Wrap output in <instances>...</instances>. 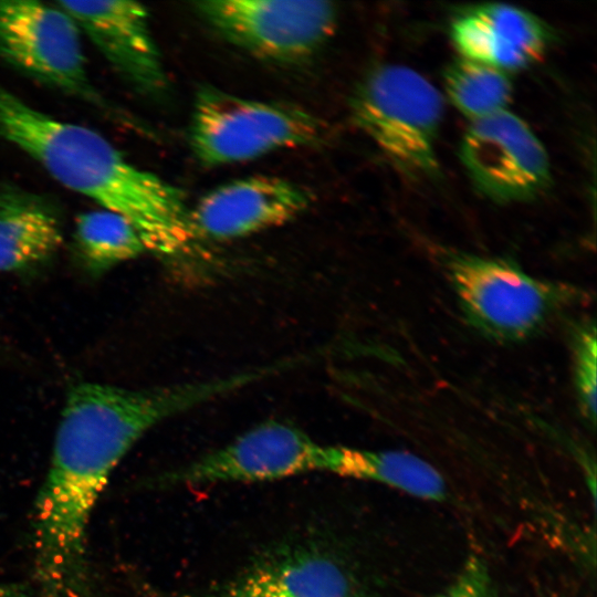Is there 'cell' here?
<instances>
[{"instance_id": "obj_16", "label": "cell", "mask_w": 597, "mask_h": 597, "mask_svg": "<svg viewBox=\"0 0 597 597\" xmlns=\"http://www.w3.org/2000/svg\"><path fill=\"white\" fill-rule=\"evenodd\" d=\"M253 574L286 597H362L348 572L326 557H293Z\"/></svg>"}, {"instance_id": "obj_8", "label": "cell", "mask_w": 597, "mask_h": 597, "mask_svg": "<svg viewBox=\"0 0 597 597\" xmlns=\"http://www.w3.org/2000/svg\"><path fill=\"white\" fill-rule=\"evenodd\" d=\"M459 155L475 188L495 201L530 200L551 185L544 146L530 126L507 109L473 121Z\"/></svg>"}, {"instance_id": "obj_17", "label": "cell", "mask_w": 597, "mask_h": 597, "mask_svg": "<svg viewBox=\"0 0 597 597\" xmlns=\"http://www.w3.org/2000/svg\"><path fill=\"white\" fill-rule=\"evenodd\" d=\"M444 86L451 103L472 122L506 109L512 95L506 72L464 57L449 65Z\"/></svg>"}, {"instance_id": "obj_2", "label": "cell", "mask_w": 597, "mask_h": 597, "mask_svg": "<svg viewBox=\"0 0 597 597\" xmlns=\"http://www.w3.org/2000/svg\"><path fill=\"white\" fill-rule=\"evenodd\" d=\"M0 138L65 188L123 216L147 251L172 258L197 238L178 188L134 165L98 132L34 108L2 83Z\"/></svg>"}, {"instance_id": "obj_15", "label": "cell", "mask_w": 597, "mask_h": 597, "mask_svg": "<svg viewBox=\"0 0 597 597\" xmlns=\"http://www.w3.org/2000/svg\"><path fill=\"white\" fill-rule=\"evenodd\" d=\"M74 243L82 263L94 275L147 252L133 224L105 209L77 216Z\"/></svg>"}, {"instance_id": "obj_12", "label": "cell", "mask_w": 597, "mask_h": 597, "mask_svg": "<svg viewBox=\"0 0 597 597\" xmlns=\"http://www.w3.org/2000/svg\"><path fill=\"white\" fill-rule=\"evenodd\" d=\"M450 34L462 57L506 73L538 61L551 41L540 18L505 3L462 9L451 21Z\"/></svg>"}, {"instance_id": "obj_18", "label": "cell", "mask_w": 597, "mask_h": 597, "mask_svg": "<svg viewBox=\"0 0 597 597\" xmlns=\"http://www.w3.org/2000/svg\"><path fill=\"white\" fill-rule=\"evenodd\" d=\"M574 377L583 413L596 421V329L594 324L580 327L573 343Z\"/></svg>"}, {"instance_id": "obj_1", "label": "cell", "mask_w": 597, "mask_h": 597, "mask_svg": "<svg viewBox=\"0 0 597 597\" xmlns=\"http://www.w3.org/2000/svg\"><path fill=\"white\" fill-rule=\"evenodd\" d=\"M268 377L259 366L214 379L149 389L98 383L71 388L32 527L40 597H97L87 561V530L112 472L153 427Z\"/></svg>"}, {"instance_id": "obj_19", "label": "cell", "mask_w": 597, "mask_h": 597, "mask_svg": "<svg viewBox=\"0 0 597 597\" xmlns=\"http://www.w3.org/2000/svg\"><path fill=\"white\" fill-rule=\"evenodd\" d=\"M436 597H500L488 563L471 554L455 578Z\"/></svg>"}, {"instance_id": "obj_11", "label": "cell", "mask_w": 597, "mask_h": 597, "mask_svg": "<svg viewBox=\"0 0 597 597\" xmlns=\"http://www.w3.org/2000/svg\"><path fill=\"white\" fill-rule=\"evenodd\" d=\"M311 193L292 181L251 176L221 185L190 211L196 237L232 240L282 226L302 214Z\"/></svg>"}, {"instance_id": "obj_4", "label": "cell", "mask_w": 597, "mask_h": 597, "mask_svg": "<svg viewBox=\"0 0 597 597\" xmlns=\"http://www.w3.org/2000/svg\"><path fill=\"white\" fill-rule=\"evenodd\" d=\"M320 118L297 106L240 97L214 87L196 95L190 145L205 166L253 160L284 148L323 142Z\"/></svg>"}, {"instance_id": "obj_3", "label": "cell", "mask_w": 597, "mask_h": 597, "mask_svg": "<svg viewBox=\"0 0 597 597\" xmlns=\"http://www.w3.org/2000/svg\"><path fill=\"white\" fill-rule=\"evenodd\" d=\"M350 105L356 125L397 167L415 176L437 174L443 100L426 77L404 65L377 66Z\"/></svg>"}, {"instance_id": "obj_9", "label": "cell", "mask_w": 597, "mask_h": 597, "mask_svg": "<svg viewBox=\"0 0 597 597\" xmlns=\"http://www.w3.org/2000/svg\"><path fill=\"white\" fill-rule=\"evenodd\" d=\"M322 447L294 425L266 420L159 480L190 486L279 480L320 471Z\"/></svg>"}, {"instance_id": "obj_10", "label": "cell", "mask_w": 597, "mask_h": 597, "mask_svg": "<svg viewBox=\"0 0 597 597\" xmlns=\"http://www.w3.org/2000/svg\"><path fill=\"white\" fill-rule=\"evenodd\" d=\"M69 13L111 66L144 95L165 92L167 77L149 14L133 1H55Z\"/></svg>"}, {"instance_id": "obj_7", "label": "cell", "mask_w": 597, "mask_h": 597, "mask_svg": "<svg viewBox=\"0 0 597 597\" xmlns=\"http://www.w3.org/2000/svg\"><path fill=\"white\" fill-rule=\"evenodd\" d=\"M196 9L229 42L280 63L312 56L337 21L336 8L327 1L206 0Z\"/></svg>"}, {"instance_id": "obj_13", "label": "cell", "mask_w": 597, "mask_h": 597, "mask_svg": "<svg viewBox=\"0 0 597 597\" xmlns=\"http://www.w3.org/2000/svg\"><path fill=\"white\" fill-rule=\"evenodd\" d=\"M62 241L61 219L46 198L0 185V272H24L46 262Z\"/></svg>"}, {"instance_id": "obj_21", "label": "cell", "mask_w": 597, "mask_h": 597, "mask_svg": "<svg viewBox=\"0 0 597 597\" xmlns=\"http://www.w3.org/2000/svg\"><path fill=\"white\" fill-rule=\"evenodd\" d=\"M0 597H30V593L21 584H0Z\"/></svg>"}, {"instance_id": "obj_20", "label": "cell", "mask_w": 597, "mask_h": 597, "mask_svg": "<svg viewBox=\"0 0 597 597\" xmlns=\"http://www.w3.org/2000/svg\"><path fill=\"white\" fill-rule=\"evenodd\" d=\"M228 597H286L260 580L253 573L234 584Z\"/></svg>"}, {"instance_id": "obj_14", "label": "cell", "mask_w": 597, "mask_h": 597, "mask_svg": "<svg viewBox=\"0 0 597 597\" xmlns=\"http://www.w3.org/2000/svg\"><path fill=\"white\" fill-rule=\"evenodd\" d=\"M320 471L377 482L428 501L442 502L449 496L440 472L406 451L323 446Z\"/></svg>"}, {"instance_id": "obj_6", "label": "cell", "mask_w": 597, "mask_h": 597, "mask_svg": "<svg viewBox=\"0 0 597 597\" xmlns=\"http://www.w3.org/2000/svg\"><path fill=\"white\" fill-rule=\"evenodd\" d=\"M81 30L55 2L0 0V59L119 122L126 115L92 83Z\"/></svg>"}, {"instance_id": "obj_5", "label": "cell", "mask_w": 597, "mask_h": 597, "mask_svg": "<svg viewBox=\"0 0 597 597\" xmlns=\"http://www.w3.org/2000/svg\"><path fill=\"white\" fill-rule=\"evenodd\" d=\"M447 271L468 320L499 341L535 334L582 294L569 284L533 277L501 259L455 254L449 258Z\"/></svg>"}]
</instances>
